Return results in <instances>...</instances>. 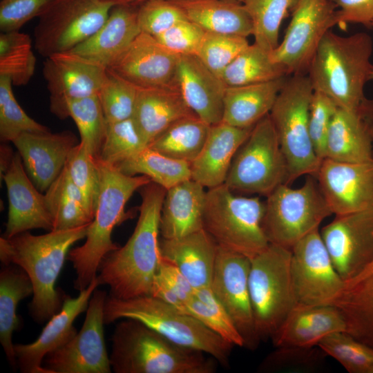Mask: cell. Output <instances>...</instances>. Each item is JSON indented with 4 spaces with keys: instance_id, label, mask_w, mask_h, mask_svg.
Returning a JSON list of instances; mask_svg holds the SVG:
<instances>
[{
    "instance_id": "6da1fadb",
    "label": "cell",
    "mask_w": 373,
    "mask_h": 373,
    "mask_svg": "<svg viewBox=\"0 0 373 373\" xmlns=\"http://www.w3.org/2000/svg\"><path fill=\"white\" fill-rule=\"evenodd\" d=\"M166 189L151 182L140 189V215L135 229L122 247L102 261L97 278L110 287L109 295L131 298L151 295L160 258V223Z\"/></svg>"
},
{
    "instance_id": "4fadbf2b",
    "label": "cell",
    "mask_w": 373,
    "mask_h": 373,
    "mask_svg": "<svg viewBox=\"0 0 373 373\" xmlns=\"http://www.w3.org/2000/svg\"><path fill=\"white\" fill-rule=\"evenodd\" d=\"M332 0H298L280 44L270 52L287 75L307 74L325 34L337 26Z\"/></svg>"
},
{
    "instance_id": "f35d334b",
    "label": "cell",
    "mask_w": 373,
    "mask_h": 373,
    "mask_svg": "<svg viewBox=\"0 0 373 373\" xmlns=\"http://www.w3.org/2000/svg\"><path fill=\"white\" fill-rule=\"evenodd\" d=\"M37 64L30 37L19 30L1 32L0 76L10 79L15 86H26Z\"/></svg>"
},
{
    "instance_id": "f6af8a7d",
    "label": "cell",
    "mask_w": 373,
    "mask_h": 373,
    "mask_svg": "<svg viewBox=\"0 0 373 373\" xmlns=\"http://www.w3.org/2000/svg\"><path fill=\"white\" fill-rule=\"evenodd\" d=\"M10 78L0 76V140L12 142L26 132L50 131L46 126L30 117L17 102Z\"/></svg>"
},
{
    "instance_id": "c3c4849f",
    "label": "cell",
    "mask_w": 373,
    "mask_h": 373,
    "mask_svg": "<svg viewBox=\"0 0 373 373\" xmlns=\"http://www.w3.org/2000/svg\"><path fill=\"white\" fill-rule=\"evenodd\" d=\"M249 45L245 37L206 32L196 56L220 78L225 68Z\"/></svg>"
},
{
    "instance_id": "8fae6325",
    "label": "cell",
    "mask_w": 373,
    "mask_h": 373,
    "mask_svg": "<svg viewBox=\"0 0 373 373\" xmlns=\"http://www.w3.org/2000/svg\"><path fill=\"white\" fill-rule=\"evenodd\" d=\"M287 162L268 114L237 151L224 184L233 191L267 196L287 184Z\"/></svg>"
},
{
    "instance_id": "91938a15",
    "label": "cell",
    "mask_w": 373,
    "mask_h": 373,
    "mask_svg": "<svg viewBox=\"0 0 373 373\" xmlns=\"http://www.w3.org/2000/svg\"><path fill=\"white\" fill-rule=\"evenodd\" d=\"M370 80L373 81V68L371 70L370 75Z\"/></svg>"
},
{
    "instance_id": "cb8c5ba5",
    "label": "cell",
    "mask_w": 373,
    "mask_h": 373,
    "mask_svg": "<svg viewBox=\"0 0 373 373\" xmlns=\"http://www.w3.org/2000/svg\"><path fill=\"white\" fill-rule=\"evenodd\" d=\"M343 316L334 305L296 304L271 338L277 348L310 349L335 332H346Z\"/></svg>"
},
{
    "instance_id": "94428289",
    "label": "cell",
    "mask_w": 373,
    "mask_h": 373,
    "mask_svg": "<svg viewBox=\"0 0 373 373\" xmlns=\"http://www.w3.org/2000/svg\"><path fill=\"white\" fill-rule=\"evenodd\" d=\"M234 1H239V2L243 3L245 0H234Z\"/></svg>"
},
{
    "instance_id": "2e32d148",
    "label": "cell",
    "mask_w": 373,
    "mask_h": 373,
    "mask_svg": "<svg viewBox=\"0 0 373 373\" xmlns=\"http://www.w3.org/2000/svg\"><path fill=\"white\" fill-rule=\"evenodd\" d=\"M250 264L248 257L218 246L211 288L242 337L245 347L254 350L260 340L249 292Z\"/></svg>"
},
{
    "instance_id": "30bf717a",
    "label": "cell",
    "mask_w": 373,
    "mask_h": 373,
    "mask_svg": "<svg viewBox=\"0 0 373 373\" xmlns=\"http://www.w3.org/2000/svg\"><path fill=\"white\" fill-rule=\"evenodd\" d=\"M266 197L265 233L270 244L290 249L333 214L314 175L298 188L280 184Z\"/></svg>"
},
{
    "instance_id": "b9f144b4",
    "label": "cell",
    "mask_w": 373,
    "mask_h": 373,
    "mask_svg": "<svg viewBox=\"0 0 373 373\" xmlns=\"http://www.w3.org/2000/svg\"><path fill=\"white\" fill-rule=\"evenodd\" d=\"M66 112L68 117L73 119L78 128L80 142L97 158L108 124L98 95L68 101Z\"/></svg>"
},
{
    "instance_id": "603a6c76",
    "label": "cell",
    "mask_w": 373,
    "mask_h": 373,
    "mask_svg": "<svg viewBox=\"0 0 373 373\" xmlns=\"http://www.w3.org/2000/svg\"><path fill=\"white\" fill-rule=\"evenodd\" d=\"M2 179L6 183L8 199V219L3 237L8 238L33 229L52 231V220L45 195L28 176L18 152L15 153Z\"/></svg>"
},
{
    "instance_id": "8992f818",
    "label": "cell",
    "mask_w": 373,
    "mask_h": 373,
    "mask_svg": "<svg viewBox=\"0 0 373 373\" xmlns=\"http://www.w3.org/2000/svg\"><path fill=\"white\" fill-rule=\"evenodd\" d=\"M122 318L137 320L180 345L202 352L223 365L228 364L232 344L160 298L144 295L122 299L108 295L104 324Z\"/></svg>"
},
{
    "instance_id": "83f0119b",
    "label": "cell",
    "mask_w": 373,
    "mask_h": 373,
    "mask_svg": "<svg viewBox=\"0 0 373 373\" xmlns=\"http://www.w3.org/2000/svg\"><path fill=\"white\" fill-rule=\"evenodd\" d=\"M160 255L175 264L194 289L210 287L218 244L203 228L175 239L160 240Z\"/></svg>"
},
{
    "instance_id": "d590c367",
    "label": "cell",
    "mask_w": 373,
    "mask_h": 373,
    "mask_svg": "<svg viewBox=\"0 0 373 373\" xmlns=\"http://www.w3.org/2000/svg\"><path fill=\"white\" fill-rule=\"evenodd\" d=\"M44 195L52 220V230L74 229L93 221L82 194L71 181L65 168Z\"/></svg>"
},
{
    "instance_id": "74e56055",
    "label": "cell",
    "mask_w": 373,
    "mask_h": 373,
    "mask_svg": "<svg viewBox=\"0 0 373 373\" xmlns=\"http://www.w3.org/2000/svg\"><path fill=\"white\" fill-rule=\"evenodd\" d=\"M115 167L128 175H146L166 190L191 178L190 163L173 159L149 146Z\"/></svg>"
},
{
    "instance_id": "681fc988",
    "label": "cell",
    "mask_w": 373,
    "mask_h": 373,
    "mask_svg": "<svg viewBox=\"0 0 373 373\" xmlns=\"http://www.w3.org/2000/svg\"><path fill=\"white\" fill-rule=\"evenodd\" d=\"M137 16L141 32L153 37L176 23L188 19L171 0H148L137 7Z\"/></svg>"
},
{
    "instance_id": "44dd1931",
    "label": "cell",
    "mask_w": 373,
    "mask_h": 373,
    "mask_svg": "<svg viewBox=\"0 0 373 373\" xmlns=\"http://www.w3.org/2000/svg\"><path fill=\"white\" fill-rule=\"evenodd\" d=\"M99 285L97 278L77 297L64 298L61 309L49 320L38 338L28 344H15L17 367L23 373H49L43 366L44 357L61 347L76 334V318L87 309L93 291Z\"/></svg>"
},
{
    "instance_id": "484cf974",
    "label": "cell",
    "mask_w": 373,
    "mask_h": 373,
    "mask_svg": "<svg viewBox=\"0 0 373 373\" xmlns=\"http://www.w3.org/2000/svg\"><path fill=\"white\" fill-rule=\"evenodd\" d=\"M137 11V7L114 6L102 26L70 51L110 68L141 33Z\"/></svg>"
},
{
    "instance_id": "5bb4252c",
    "label": "cell",
    "mask_w": 373,
    "mask_h": 373,
    "mask_svg": "<svg viewBox=\"0 0 373 373\" xmlns=\"http://www.w3.org/2000/svg\"><path fill=\"white\" fill-rule=\"evenodd\" d=\"M291 276L297 304L333 305L344 280L335 269L317 229L291 249Z\"/></svg>"
},
{
    "instance_id": "f907efd6",
    "label": "cell",
    "mask_w": 373,
    "mask_h": 373,
    "mask_svg": "<svg viewBox=\"0 0 373 373\" xmlns=\"http://www.w3.org/2000/svg\"><path fill=\"white\" fill-rule=\"evenodd\" d=\"M338 107L325 94L314 91L309 115V133L314 149L322 160L329 128Z\"/></svg>"
},
{
    "instance_id": "6f0895ef",
    "label": "cell",
    "mask_w": 373,
    "mask_h": 373,
    "mask_svg": "<svg viewBox=\"0 0 373 373\" xmlns=\"http://www.w3.org/2000/svg\"><path fill=\"white\" fill-rule=\"evenodd\" d=\"M15 153L10 146L6 142H3L0 148V175L1 180L4 173L9 169Z\"/></svg>"
},
{
    "instance_id": "4dcf8cb0",
    "label": "cell",
    "mask_w": 373,
    "mask_h": 373,
    "mask_svg": "<svg viewBox=\"0 0 373 373\" xmlns=\"http://www.w3.org/2000/svg\"><path fill=\"white\" fill-rule=\"evenodd\" d=\"M287 77L266 82L227 87L222 122L238 128L254 127L269 114Z\"/></svg>"
},
{
    "instance_id": "9c48e42d",
    "label": "cell",
    "mask_w": 373,
    "mask_h": 373,
    "mask_svg": "<svg viewBox=\"0 0 373 373\" xmlns=\"http://www.w3.org/2000/svg\"><path fill=\"white\" fill-rule=\"evenodd\" d=\"M290 249L269 244L250 259L249 287L259 339L271 338L296 306Z\"/></svg>"
},
{
    "instance_id": "11a10c76",
    "label": "cell",
    "mask_w": 373,
    "mask_h": 373,
    "mask_svg": "<svg viewBox=\"0 0 373 373\" xmlns=\"http://www.w3.org/2000/svg\"><path fill=\"white\" fill-rule=\"evenodd\" d=\"M157 274L175 290L185 304L193 295L194 288L179 268L161 255Z\"/></svg>"
},
{
    "instance_id": "ba28073f",
    "label": "cell",
    "mask_w": 373,
    "mask_h": 373,
    "mask_svg": "<svg viewBox=\"0 0 373 373\" xmlns=\"http://www.w3.org/2000/svg\"><path fill=\"white\" fill-rule=\"evenodd\" d=\"M314 91L307 74L291 75L287 79L269 114L287 162V184L303 175L315 176L321 162L309 133Z\"/></svg>"
},
{
    "instance_id": "f546056e",
    "label": "cell",
    "mask_w": 373,
    "mask_h": 373,
    "mask_svg": "<svg viewBox=\"0 0 373 373\" xmlns=\"http://www.w3.org/2000/svg\"><path fill=\"white\" fill-rule=\"evenodd\" d=\"M204 188L191 178L166 191L160 223L162 238H179L203 229Z\"/></svg>"
},
{
    "instance_id": "8d00e7d4",
    "label": "cell",
    "mask_w": 373,
    "mask_h": 373,
    "mask_svg": "<svg viewBox=\"0 0 373 373\" xmlns=\"http://www.w3.org/2000/svg\"><path fill=\"white\" fill-rule=\"evenodd\" d=\"M288 76L274 62L270 52L255 43L249 45L225 68L220 79L227 87L266 82Z\"/></svg>"
},
{
    "instance_id": "ac0fdd59",
    "label": "cell",
    "mask_w": 373,
    "mask_h": 373,
    "mask_svg": "<svg viewBox=\"0 0 373 373\" xmlns=\"http://www.w3.org/2000/svg\"><path fill=\"white\" fill-rule=\"evenodd\" d=\"M320 233L344 281L354 277L373 259V209L335 216Z\"/></svg>"
},
{
    "instance_id": "ee69618b",
    "label": "cell",
    "mask_w": 373,
    "mask_h": 373,
    "mask_svg": "<svg viewBox=\"0 0 373 373\" xmlns=\"http://www.w3.org/2000/svg\"><path fill=\"white\" fill-rule=\"evenodd\" d=\"M148 146L131 117L107 124L105 137L97 159L117 166Z\"/></svg>"
},
{
    "instance_id": "ffe728a7",
    "label": "cell",
    "mask_w": 373,
    "mask_h": 373,
    "mask_svg": "<svg viewBox=\"0 0 373 373\" xmlns=\"http://www.w3.org/2000/svg\"><path fill=\"white\" fill-rule=\"evenodd\" d=\"M178 59L155 37L141 32L108 69L137 88L178 87Z\"/></svg>"
},
{
    "instance_id": "d6a6232c",
    "label": "cell",
    "mask_w": 373,
    "mask_h": 373,
    "mask_svg": "<svg viewBox=\"0 0 373 373\" xmlns=\"http://www.w3.org/2000/svg\"><path fill=\"white\" fill-rule=\"evenodd\" d=\"M325 158L344 162L373 161L372 140L358 111L338 108L327 135Z\"/></svg>"
},
{
    "instance_id": "680465c9",
    "label": "cell",
    "mask_w": 373,
    "mask_h": 373,
    "mask_svg": "<svg viewBox=\"0 0 373 373\" xmlns=\"http://www.w3.org/2000/svg\"><path fill=\"white\" fill-rule=\"evenodd\" d=\"M107 2L111 3L114 6L124 5L133 7H138L143 3L148 0H104Z\"/></svg>"
},
{
    "instance_id": "5b68a950",
    "label": "cell",
    "mask_w": 373,
    "mask_h": 373,
    "mask_svg": "<svg viewBox=\"0 0 373 373\" xmlns=\"http://www.w3.org/2000/svg\"><path fill=\"white\" fill-rule=\"evenodd\" d=\"M97 161L101 189L95 214L88 228L85 242L70 249L67 256L75 270L74 288L79 291L96 278L104 258L119 247L112 240V232L126 219V202L135 191L151 182L146 175H128L113 165Z\"/></svg>"
},
{
    "instance_id": "3957f363",
    "label": "cell",
    "mask_w": 373,
    "mask_h": 373,
    "mask_svg": "<svg viewBox=\"0 0 373 373\" xmlns=\"http://www.w3.org/2000/svg\"><path fill=\"white\" fill-rule=\"evenodd\" d=\"M372 50V37L366 32L341 36L329 30L307 73L314 90L325 94L339 108L358 111L373 68Z\"/></svg>"
},
{
    "instance_id": "f5cc1de1",
    "label": "cell",
    "mask_w": 373,
    "mask_h": 373,
    "mask_svg": "<svg viewBox=\"0 0 373 373\" xmlns=\"http://www.w3.org/2000/svg\"><path fill=\"white\" fill-rule=\"evenodd\" d=\"M57 0H1V32L19 30L27 22L39 17Z\"/></svg>"
},
{
    "instance_id": "7402d4cb",
    "label": "cell",
    "mask_w": 373,
    "mask_h": 373,
    "mask_svg": "<svg viewBox=\"0 0 373 373\" xmlns=\"http://www.w3.org/2000/svg\"><path fill=\"white\" fill-rule=\"evenodd\" d=\"M79 142L70 131L26 132L12 141L28 176L41 192H46L58 177Z\"/></svg>"
},
{
    "instance_id": "7bdbcfd3",
    "label": "cell",
    "mask_w": 373,
    "mask_h": 373,
    "mask_svg": "<svg viewBox=\"0 0 373 373\" xmlns=\"http://www.w3.org/2000/svg\"><path fill=\"white\" fill-rule=\"evenodd\" d=\"M64 168L82 194L86 209L93 219L101 189L97 158L79 142L69 153Z\"/></svg>"
},
{
    "instance_id": "ab89813d",
    "label": "cell",
    "mask_w": 373,
    "mask_h": 373,
    "mask_svg": "<svg viewBox=\"0 0 373 373\" xmlns=\"http://www.w3.org/2000/svg\"><path fill=\"white\" fill-rule=\"evenodd\" d=\"M298 0H245L251 22L254 43L271 52L279 44L283 19L291 13Z\"/></svg>"
},
{
    "instance_id": "d4e9b609",
    "label": "cell",
    "mask_w": 373,
    "mask_h": 373,
    "mask_svg": "<svg viewBox=\"0 0 373 373\" xmlns=\"http://www.w3.org/2000/svg\"><path fill=\"white\" fill-rule=\"evenodd\" d=\"M177 80L190 109L209 125L222 122L227 86L196 55H180Z\"/></svg>"
},
{
    "instance_id": "277c9868",
    "label": "cell",
    "mask_w": 373,
    "mask_h": 373,
    "mask_svg": "<svg viewBox=\"0 0 373 373\" xmlns=\"http://www.w3.org/2000/svg\"><path fill=\"white\" fill-rule=\"evenodd\" d=\"M109 356L115 373H213L216 360L180 345L143 323L122 318L115 326Z\"/></svg>"
},
{
    "instance_id": "7dc6e473",
    "label": "cell",
    "mask_w": 373,
    "mask_h": 373,
    "mask_svg": "<svg viewBox=\"0 0 373 373\" xmlns=\"http://www.w3.org/2000/svg\"><path fill=\"white\" fill-rule=\"evenodd\" d=\"M318 346L349 372H370L373 367V349L347 332L329 334Z\"/></svg>"
},
{
    "instance_id": "db71d44e",
    "label": "cell",
    "mask_w": 373,
    "mask_h": 373,
    "mask_svg": "<svg viewBox=\"0 0 373 373\" xmlns=\"http://www.w3.org/2000/svg\"><path fill=\"white\" fill-rule=\"evenodd\" d=\"M336 6L337 25L348 23L373 27V0H332Z\"/></svg>"
},
{
    "instance_id": "1f68e13d",
    "label": "cell",
    "mask_w": 373,
    "mask_h": 373,
    "mask_svg": "<svg viewBox=\"0 0 373 373\" xmlns=\"http://www.w3.org/2000/svg\"><path fill=\"white\" fill-rule=\"evenodd\" d=\"M186 17L205 32L252 35L251 18L242 3L234 0H171Z\"/></svg>"
},
{
    "instance_id": "6125c7cd",
    "label": "cell",
    "mask_w": 373,
    "mask_h": 373,
    "mask_svg": "<svg viewBox=\"0 0 373 373\" xmlns=\"http://www.w3.org/2000/svg\"><path fill=\"white\" fill-rule=\"evenodd\" d=\"M370 372H373V367L371 369Z\"/></svg>"
},
{
    "instance_id": "836d02e7",
    "label": "cell",
    "mask_w": 373,
    "mask_h": 373,
    "mask_svg": "<svg viewBox=\"0 0 373 373\" xmlns=\"http://www.w3.org/2000/svg\"><path fill=\"white\" fill-rule=\"evenodd\" d=\"M32 294L33 287L27 274L16 265H3L0 272V341L15 370L17 363L12 338L19 327L17 307L21 300Z\"/></svg>"
},
{
    "instance_id": "d6986e66",
    "label": "cell",
    "mask_w": 373,
    "mask_h": 373,
    "mask_svg": "<svg viewBox=\"0 0 373 373\" xmlns=\"http://www.w3.org/2000/svg\"><path fill=\"white\" fill-rule=\"evenodd\" d=\"M314 177L335 216L373 209V161L344 162L324 158Z\"/></svg>"
},
{
    "instance_id": "9f6ffc18",
    "label": "cell",
    "mask_w": 373,
    "mask_h": 373,
    "mask_svg": "<svg viewBox=\"0 0 373 373\" xmlns=\"http://www.w3.org/2000/svg\"><path fill=\"white\" fill-rule=\"evenodd\" d=\"M151 295L160 298L180 312L189 314L185 303L157 274H156L153 281Z\"/></svg>"
},
{
    "instance_id": "e0dca14e",
    "label": "cell",
    "mask_w": 373,
    "mask_h": 373,
    "mask_svg": "<svg viewBox=\"0 0 373 373\" xmlns=\"http://www.w3.org/2000/svg\"><path fill=\"white\" fill-rule=\"evenodd\" d=\"M108 68L72 51L45 58L43 76L50 93V110L60 119L68 117V101L98 95Z\"/></svg>"
},
{
    "instance_id": "60d3db41",
    "label": "cell",
    "mask_w": 373,
    "mask_h": 373,
    "mask_svg": "<svg viewBox=\"0 0 373 373\" xmlns=\"http://www.w3.org/2000/svg\"><path fill=\"white\" fill-rule=\"evenodd\" d=\"M189 315L233 346L245 347L242 337L211 286L195 289L186 303Z\"/></svg>"
},
{
    "instance_id": "f1b7e54d",
    "label": "cell",
    "mask_w": 373,
    "mask_h": 373,
    "mask_svg": "<svg viewBox=\"0 0 373 373\" xmlns=\"http://www.w3.org/2000/svg\"><path fill=\"white\" fill-rule=\"evenodd\" d=\"M192 115L178 86L138 88L132 117L148 146L173 124Z\"/></svg>"
},
{
    "instance_id": "816d5d0a",
    "label": "cell",
    "mask_w": 373,
    "mask_h": 373,
    "mask_svg": "<svg viewBox=\"0 0 373 373\" xmlns=\"http://www.w3.org/2000/svg\"><path fill=\"white\" fill-rule=\"evenodd\" d=\"M205 32L197 24L184 19L155 37L167 50L178 56L196 55Z\"/></svg>"
},
{
    "instance_id": "9a60e30c",
    "label": "cell",
    "mask_w": 373,
    "mask_h": 373,
    "mask_svg": "<svg viewBox=\"0 0 373 373\" xmlns=\"http://www.w3.org/2000/svg\"><path fill=\"white\" fill-rule=\"evenodd\" d=\"M108 294L95 289L88 302L80 331L46 355L43 366L49 373H111L104 335V309Z\"/></svg>"
},
{
    "instance_id": "bcb514c9",
    "label": "cell",
    "mask_w": 373,
    "mask_h": 373,
    "mask_svg": "<svg viewBox=\"0 0 373 373\" xmlns=\"http://www.w3.org/2000/svg\"><path fill=\"white\" fill-rule=\"evenodd\" d=\"M137 90V87L108 68L97 95L107 124L133 117Z\"/></svg>"
},
{
    "instance_id": "7c38bea8",
    "label": "cell",
    "mask_w": 373,
    "mask_h": 373,
    "mask_svg": "<svg viewBox=\"0 0 373 373\" xmlns=\"http://www.w3.org/2000/svg\"><path fill=\"white\" fill-rule=\"evenodd\" d=\"M113 6L104 0H57L39 17L35 48L45 58L73 50L102 26Z\"/></svg>"
},
{
    "instance_id": "4316f807",
    "label": "cell",
    "mask_w": 373,
    "mask_h": 373,
    "mask_svg": "<svg viewBox=\"0 0 373 373\" xmlns=\"http://www.w3.org/2000/svg\"><path fill=\"white\" fill-rule=\"evenodd\" d=\"M252 128L222 122L211 125L200 153L191 163V179L208 189L224 184L234 155Z\"/></svg>"
},
{
    "instance_id": "52a82bcc",
    "label": "cell",
    "mask_w": 373,
    "mask_h": 373,
    "mask_svg": "<svg viewBox=\"0 0 373 373\" xmlns=\"http://www.w3.org/2000/svg\"><path fill=\"white\" fill-rule=\"evenodd\" d=\"M265 209L259 197L235 195L223 184L207 191L203 228L219 247L251 259L270 244L262 227Z\"/></svg>"
},
{
    "instance_id": "e575fe53",
    "label": "cell",
    "mask_w": 373,
    "mask_h": 373,
    "mask_svg": "<svg viewBox=\"0 0 373 373\" xmlns=\"http://www.w3.org/2000/svg\"><path fill=\"white\" fill-rule=\"evenodd\" d=\"M209 127L196 115L185 117L159 135L149 147L173 159L191 164L200 153Z\"/></svg>"
},
{
    "instance_id": "7a4b0ae2",
    "label": "cell",
    "mask_w": 373,
    "mask_h": 373,
    "mask_svg": "<svg viewBox=\"0 0 373 373\" xmlns=\"http://www.w3.org/2000/svg\"><path fill=\"white\" fill-rule=\"evenodd\" d=\"M90 224L42 235L27 231L8 238L1 237L3 265L20 267L31 280L33 294L30 313L36 322L48 321L61 309L64 299L55 288L57 280L70 247L86 238Z\"/></svg>"
}]
</instances>
